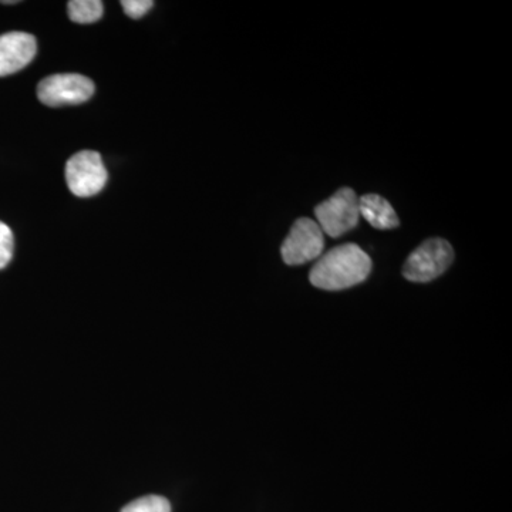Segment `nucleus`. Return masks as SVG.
I'll return each instance as SVG.
<instances>
[{
	"instance_id": "nucleus-1",
	"label": "nucleus",
	"mask_w": 512,
	"mask_h": 512,
	"mask_svg": "<svg viewBox=\"0 0 512 512\" xmlns=\"http://www.w3.org/2000/svg\"><path fill=\"white\" fill-rule=\"evenodd\" d=\"M370 272V256L359 245L343 244L320 256L309 281L323 291H343L365 282Z\"/></svg>"
},
{
	"instance_id": "nucleus-2",
	"label": "nucleus",
	"mask_w": 512,
	"mask_h": 512,
	"mask_svg": "<svg viewBox=\"0 0 512 512\" xmlns=\"http://www.w3.org/2000/svg\"><path fill=\"white\" fill-rule=\"evenodd\" d=\"M453 247L441 238L423 242L403 266V276L410 282L426 284L439 278L453 264Z\"/></svg>"
},
{
	"instance_id": "nucleus-3",
	"label": "nucleus",
	"mask_w": 512,
	"mask_h": 512,
	"mask_svg": "<svg viewBox=\"0 0 512 512\" xmlns=\"http://www.w3.org/2000/svg\"><path fill=\"white\" fill-rule=\"evenodd\" d=\"M316 222L323 234L339 238L359 224V198L352 188H342L315 208Z\"/></svg>"
},
{
	"instance_id": "nucleus-4",
	"label": "nucleus",
	"mask_w": 512,
	"mask_h": 512,
	"mask_svg": "<svg viewBox=\"0 0 512 512\" xmlns=\"http://www.w3.org/2000/svg\"><path fill=\"white\" fill-rule=\"evenodd\" d=\"M96 87L89 77L77 73L53 74L37 84V97L45 106H77L92 99Z\"/></svg>"
},
{
	"instance_id": "nucleus-5",
	"label": "nucleus",
	"mask_w": 512,
	"mask_h": 512,
	"mask_svg": "<svg viewBox=\"0 0 512 512\" xmlns=\"http://www.w3.org/2000/svg\"><path fill=\"white\" fill-rule=\"evenodd\" d=\"M107 170L96 151H80L66 164V181L73 195L80 198L94 197L107 184Z\"/></svg>"
},
{
	"instance_id": "nucleus-6",
	"label": "nucleus",
	"mask_w": 512,
	"mask_h": 512,
	"mask_svg": "<svg viewBox=\"0 0 512 512\" xmlns=\"http://www.w3.org/2000/svg\"><path fill=\"white\" fill-rule=\"evenodd\" d=\"M325 249V234L318 222L301 218L293 224L282 244V258L286 265L298 266L319 259Z\"/></svg>"
},
{
	"instance_id": "nucleus-7",
	"label": "nucleus",
	"mask_w": 512,
	"mask_h": 512,
	"mask_svg": "<svg viewBox=\"0 0 512 512\" xmlns=\"http://www.w3.org/2000/svg\"><path fill=\"white\" fill-rule=\"evenodd\" d=\"M36 53V37L30 33L9 32L0 36V77L25 69Z\"/></svg>"
},
{
	"instance_id": "nucleus-8",
	"label": "nucleus",
	"mask_w": 512,
	"mask_h": 512,
	"mask_svg": "<svg viewBox=\"0 0 512 512\" xmlns=\"http://www.w3.org/2000/svg\"><path fill=\"white\" fill-rule=\"evenodd\" d=\"M360 215L372 227L392 229L399 227L400 221L390 202L377 194H366L359 198Z\"/></svg>"
},
{
	"instance_id": "nucleus-9",
	"label": "nucleus",
	"mask_w": 512,
	"mask_h": 512,
	"mask_svg": "<svg viewBox=\"0 0 512 512\" xmlns=\"http://www.w3.org/2000/svg\"><path fill=\"white\" fill-rule=\"evenodd\" d=\"M69 18L74 23L89 25L97 22L104 13V5L100 0H72L67 3Z\"/></svg>"
},
{
	"instance_id": "nucleus-10",
	"label": "nucleus",
	"mask_w": 512,
	"mask_h": 512,
	"mask_svg": "<svg viewBox=\"0 0 512 512\" xmlns=\"http://www.w3.org/2000/svg\"><path fill=\"white\" fill-rule=\"evenodd\" d=\"M121 512H171V505L160 495H146L126 505Z\"/></svg>"
},
{
	"instance_id": "nucleus-11",
	"label": "nucleus",
	"mask_w": 512,
	"mask_h": 512,
	"mask_svg": "<svg viewBox=\"0 0 512 512\" xmlns=\"http://www.w3.org/2000/svg\"><path fill=\"white\" fill-rule=\"evenodd\" d=\"M13 249H15V238H13L12 229L0 221V269L6 268L13 258Z\"/></svg>"
},
{
	"instance_id": "nucleus-12",
	"label": "nucleus",
	"mask_w": 512,
	"mask_h": 512,
	"mask_svg": "<svg viewBox=\"0 0 512 512\" xmlns=\"http://www.w3.org/2000/svg\"><path fill=\"white\" fill-rule=\"evenodd\" d=\"M124 12L131 19L143 18L154 6L153 0H123L121 2Z\"/></svg>"
}]
</instances>
